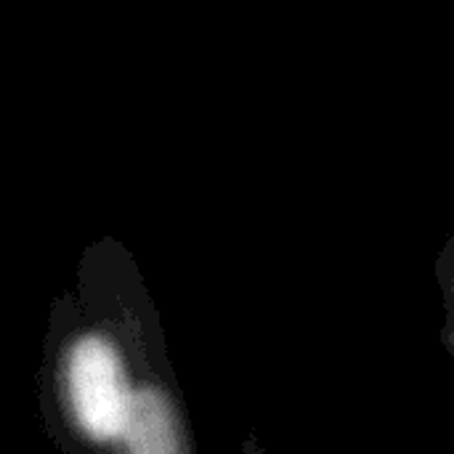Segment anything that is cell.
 <instances>
[{"label": "cell", "instance_id": "cell-1", "mask_svg": "<svg viewBox=\"0 0 454 454\" xmlns=\"http://www.w3.org/2000/svg\"><path fill=\"white\" fill-rule=\"evenodd\" d=\"M69 402L80 428L98 439H117L128 423L133 391L117 346L104 335H82L67 356Z\"/></svg>", "mask_w": 454, "mask_h": 454}, {"label": "cell", "instance_id": "cell-2", "mask_svg": "<svg viewBox=\"0 0 454 454\" xmlns=\"http://www.w3.org/2000/svg\"><path fill=\"white\" fill-rule=\"evenodd\" d=\"M120 439L125 444V454H181L173 407L154 388H141L133 394Z\"/></svg>", "mask_w": 454, "mask_h": 454}]
</instances>
